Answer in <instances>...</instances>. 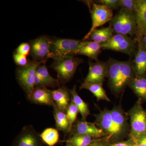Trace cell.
<instances>
[{"instance_id":"cell-1","label":"cell","mask_w":146,"mask_h":146,"mask_svg":"<svg viewBox=\"0 0 146 146\" xmlns=\"http://www.w3.org/2000/svg\"><path fill=\"white\" fill-rule=\"evenodd\" d=\"M46 61H37L32 59L29 60L27 65L22 67H18L16 70V78L19 85L27 94L29 99L33 91L35 88V76L36 70L42 64Z\"/></svg>"},{"instance_id":"cell-2","label":"cell","mask_w":146,"mask_h":146,"mask_svg":"<svg viewBox=\"0 0 146 146\" xmlns=\"http://www.w3.org/2000/svg\"><path fill=\"white\" fill-rule=\"evenodd\" d=\"M50 68L57 72L58 80L60 84L68 82L73 77L80 64L83 63V59L68 56L55 58Z\"/></svg>"},{"instance_id":"cell-3","label":"cell","mask_w":146,"mask_h":146,"mask_svg":"<svg viewBox=\"0 0 146 146\" xmlns=\"http://www.w3.org/2000/svg\"><path fill=\"white\" fill-rule=\"evenodd\" d=\"M108 23L115 34L130 36L136 35V23L134 11L121 8Z\"/></svg>"},{"instance_id":"cell-4","label":"cell","mask_w":146,"mask_h":146,"mask_svg":"<svg viewBox=\"0 0 146 146\" xmlns=\"http://www.w3.org/2000/svg\"><path fill=\"white\" fill-rule=\"evenodd\" d=\"M82 40L65 38H50L49 53L48 59L76 55Z\"/></svg>"},{"instance_id":"cell-5","label":"cell","mask_w":146,"mask_h":146,"mask_svg":"<svg viewBox=\"0 0 146 146\" xmlns=\"http://www.w3.org/2000/svg\"><path fill=\"white\" fill-rule=\"evenodd\" d=\"M137 41L124 35H114L109 41L101 44L102 49L111 50L125 54L130 57H134L138 44Z\"/></svg>"},{"instance_id":"cell-6","label":"cell","mask_w":146,"mask_h":146,"mask_svg":"<svg viewBox=\"0 0 146 146\" xmlns=\"http://www.w3.org/2000/svg\"><path fill=\"white\" fill-rule=\"evenodd\" d=\"M91 13L92 18V27L89 32L84 36V41L89 39L90 35L98 27L109 22L113 18V10L105 6L94 2L91 4Z\"/></svg>"},{"instance_id":"cell-7","label":"cell","mask_w":146,"mask_h":146,"mask_svg":"<svg viewBox=\"0 0 146 146\" xmlns=\"http://www.w3.org/2000/svg\"><path fill=\"white\" fill-rule=\"evenodd\" d=\"M131 133L136 138H140L146 134V112L140 102L130 112Z\"/></svg>"},{"instance_id":"cell-8","label":"cell","mask_w":146,"mask_h":146,"mask_svg":"<svg viewBox=\"0 0 146 146\" xmlns=\"http://www.w3.org/2000/svg\"><path fill=\"white\" fill-rule=\"evenodd\" d=\"M50 37L41 35L30 42V54L33 59L37 61H47L49 53Z\"/></svg>"},{"instance_id":"cell-9","label":"cell","mask_w":146,"mask_h":146,"mask_svg":"<svg viewBox=\"0 0 146 146\" xmlns=\"http://www.w3.org/2000/svg\"><path fill=\"white\" fill-rule=\"evenodd\" d=\"M89 70L84 82L90 83L103 84L107 74V62L98 61L95 62L89 60Z\"/></svg>"},{"instance_id":"cell-10","label":"cell","mask_w":146,"mask_h":146,"mask_svg":"<svg viewBox=\"0 0 146 146\" xmlns=\"http://www.w3.org/2000/svg\"><path fill=\"white\" fill-rule=\"evenodd\" d=\"M40 138L32 126H26L15 139L13 146H41Z\"/></svg>"},{"instance_id":"cell-11","label":"cell","mask_w":146,"mask_h":146,"mask_svg":"<svg viewBox=\"0 0 146 146\" xmlns=\"http://www.w3.org/2000/svg\"><path fill=\"white\" fill-rule=\"evenodd\" d=\"M136 23V40L146 33V0H136L134 10Z\"/></svg>"},{"instance_id":"cell-12","label":"cell","mask_w":146,"mask_h":146,"mask_svg":"<svg viewBox=\"0 0 146 146\" xmlns=\"http://www.w3.org/2000/svg\"><path fill=\"white\" fill-rule=\"evenodd\" d=\"M136 76L132 60L121 61L119 76L115 91L119 92Z\"/></svg>"},{"instance_id":"cell-13","label":"cell","mask_w":146,"mask_h":146,"mask_svg":"<svg viewBox=\"0 0 146 146\" xmlns=\"http://www.w3.org/2000/svg\"><path fill=\"white\" fill-rule=\"evenodd\" d=\"M71 131L74 134L87 135L92 137H100L104 134L102 129L97 127L94 124L83 120L77 121L73 126Z\"/></svg>"},{"instance_id":"cell-14","label":"cell","mask_w":146,"mask_h":146,"mask_svg":"<svg viewBox=\"0 0 146 146\" xmlns=\"http://www.w3.org/2000/svg\"><path fill=\"white\" fill-rule=\"evenodd\" d=\"M137 51L133 61L136 76H145L146 74V48L141 41H137Z\"/></svg>"},{"instance_id":"cell-15","label":"cell","mask_w":146,"mask_h":146,"mask_svg":"<svg viewBox=\"0 0 146 146\" xmlns=\"http://www.w3.org/2000/svg\"><path fill=\"white\" fill-rule=\"evenodd\" d=\"M29 100L35 104L48 106H52L54 103L52 91L45 87H35Z\"/></svg>"},{"instance_id":"cell-16","label":"cell","mask_w":146,"mask_h":146,"mask_svg":"<svg viewBox=\"0 0 146 146\" xmlns=\"http://www.w3.org/2000/svg\"><path fill=\"white\" fill-rule=\"evenodd\" d=\"M101 44L94 41H84L80 44L76 55H82L88 56L92 60H98L99 55L101 52Z\"/></svg>"},{"instance_id":"cell-17","label":"cell","mask_w":146,"mask_h":146,"mask_svg":"<svg viewBox=\"0 0 146 146\" xmlns=\"http://www.w3.org/2000/svg\"><path fill=\"white\" fill-rule=\"evenodd\" d=\"M68 91L64 86L52 91L53 100L54 103L59 109L65 113L70 104Z\"/></svg>"},{"instance_id":"cell-18","label":"cell","mask_w":146,"mask_h":146,"mask_svg":"<svg viewBox=\"0 0 146 146\" xmlns=\"http://www.w3.org/2000/svg\"><path fill=\"white\" fill-rule=\"evenodd\" d=\"M97 124L103 130L110 135H117L120 133L113 123L110 111L105 110L96 116Z\"/></svg>"},{"instance_id":"cell-19","label":"cell","mask_w":146,"mask_h":146,"mask_svg":"<svg viewBox=\"0 0 146 146\" xmlns=\"http://www.w3.org/2000/svg\"><path fill=\"white\" fill-rule=\"evenodd\" d=\"M120 62L110 57L107 62V75L109 79V83L112 89L115 91L117 84L120 71Z\"/></svg>"},{"instance_id":"cell-20","label":"cell","mask_w":146,"mask_h":146,"mask_svg":"<svg viewBox=\"0 0 146 146\" xmlns=\"http://www.w3.org/2000/svg\"><path fill=\"white\" fill-rule=\"evenodd\" d=\"M53 114L56 122V129L64 133H68L70 129V122L66 113L59 109L54 103Z\"/></svg>"},{"instance_id":"cell-21","label":"cell","mask_w":146,"mask_h":146,"mask_svg":"<svg viewBox=\"0 0 146 146\" xmlns=\"http://www.w3.org/2000/svg\"><path fill=\"white\" fill-rule=\"evenodd\" d=\"M114 32L110 25L106 27L95 30L90 35L89 39L100 44L109 41L112 38Z\"/></svg>"},{"instance_id":"cell-22","label":"cell","mask_w":146,"mask_h":146,"mask_svg":"<svg viewBox=\"0 0 146 146\" xmlns=\"http://www.w3.org/2000/svg\"><path fill=\"white\" fill-rule=\"evenodd\" d=\"M76 86L71 90H68L72 95V100L78 108L83 121H86V118L90 114V111L88 106L78 94Z\"/></svg>"},{"instance_id":"cell-23","label":"cell","mask_w":146,"mask_h":146,"mask_svg":"<svg viewBox=\"0 0 146 146\" xmlns=\"http://www.w3.org/2000/svg\"><path fill=\"white\" fill-rule=\"evenodd\" d=\"M102 85L103 84H100L90 83L84 82L82 84L80 89H86L89 90L94 94L98 100H103L110 102V100L107 96Z\"/></svg>"},{"instance_id":"cell-24","label":"cell","mask_w":146,"mask_h":146,"mask_svg":"<svg viewBox=\"0 0 146 146\" xmlns=\"http://www.w3.org/2000/svg\"><path fill=\"white\" fill-rule=\"evenodd\" d=\"M134 93L143 99L146 100V76H135L128 84Z\"/></svg>"},{"instance_id":"cell-25","label":"cell","mask_w":146,"mask_h":146,"mask_svg":"<svg viewBox=\"0 0 146 146\" xmlns=\"http://www.w3.org/2000/svg\"><path fill=\"white\" fill-rule=\"evenodd\" d=\"M46 63L39 65L36 70V73L40 76L44 84L45 87L55 88L60 86V82L58 79H55L50 74Z\"/></svg>"},{"instance_id":"cell-26","label":"cell","mask_w":146,"mask_h":146,"mask_svg":"<svg viewBox=\"0 0 146 146\" xmlns=\"http://www.w3.org/2000/svg\"><path fill=\"white\" fill-rule=\"evenodd\" d=\"M42 141L49 146H53L59 140V133L57 129L50 127L45 129L40 135Z\"/></svg>"},{"instance_id":"cell-27","label":"cell","mask_w":146,"mask_h":146,"mask_svg":"<svg viewBox=\"0 0 146 146\" xmlns=\"http://www.w3.org/2000/svg\"><path fill=\"white\" fill-rule=\"evenodd\" d=\"M92 138L87 135L74 134L65 142L68 146H89L93 142Z\"/></svg>"},{"instance_id":"cell-28","label":"cell","mask_w":146,"mask_h":146,"mask_svg":"<svg viewBox=\"0 0 146 146\" xmlns=\"http://www.w3.org/2000/svg\"><path fill=\"white\" fill-rule=\"evenodd\" d=\"M112 121L116 128L120 132L124 125V118L122 113L118 109H113L110 111Z\"/></svg>"},{"instance_id":"cell-29","label":"cell","mask_w":146,"mask_h":146,"mask_svg":"<svg viewBox=\"0 0 146 146\" xmlns=\"http://www.w3.org/2000/svg\"><path fill=\"white\" fill-rule=\"evenodd\" d=\"M78 112H79L78 108L71 100L66 112V115L70 122L69 132L72 130L73 124L76 120Z\"/></svg>"},{"instance_id":"cell-30","label":"cell","mask_w":146,"mask_h":146,"mask_svg":"<svg viewBox=\"0 0 146 146\" xmlns=\"http://www.w3.org/2000/svg\"><path fill=\"white\" fill-rule=\"evenodd\" d=\"M94 2L105 6L112 9H117L120 7L119 0H98L94 1Z\"/></svg>"},{"instance_id":"cell-31","label":"cell","mask_w":146,"mask_h":146,"mask_svg":"<svg viewBox=\"0 0 146 146\" xmlns=\"http://www.w3.org/2000/svg\"><path fill=\"white\" fill-rule=\"evenodd\" d=\"M13 58L15 63L18 67H22L27 65L29 60H27V56L15 52L13 54Z\"/></svg>"},{"instance_id":"cell-32","label":"cell","mask_w":146,"mask_h":146,"mask_svg":"<svg viewBox=\"0 0 146 146\" xmlns=\"http://www.w3.org/2000/svg\"><path fill=\"white\" fill-rule=\"evenodd\" d=\"M136 0H119L120 7L130 11H134Z\"/></svg>"},{"instance_id":"cell-33","label":"cell","mask_w":146,"mask_h":146,"mask_svg":"<svg viewBox=\"0 0 146 146\" xmlns=\"http://www.w3.org/2000/svg\"><path fill=\"white\" fill-rule=\"evenodd\" d=\"M30 50V44L27 43H23L18 46L16 49V52L27 56L29 54Z\"/></svg>"},{"instance_id":"cell-34","label":"cell","mask_w":146,"mask_h":146,"mask_svg":"<svg viewBox=\"0 0 146 146\" xmlns=\"http://www.w3.org/2000/svg\"><path fill=\"white\" fill-rule=\"evenodd\" d=\"M137 146H146V134L139 138Z\"/></svg>"},{"instance_id":"cell-35","label":"cell","mask_w":146,"mask_h":146,"mask_svg":"<svg viewBox=\"0 0 146 146\" xmlns=\"http://www.w3.org/2000/svg\"><path fill=\"white\" fill-rule=\"evenodd\" d=\"M111 146H131L130 143L128 142H121L114 144Z\"/></svg>"},{"instance_id":"cell-36","label":"cell","mask_w":146,"mask_h":146,"mask_svg":"<svg viewBox=\"0 0 146 146\" xmlns=\"http://www.w3.org/2000/svg\"><path fill=\"white\" fill-rule=\"evenodd\" d=\"M139 40L141 41L142 44H143L144 46L146 48V33L140 39H138V41H139Z\"/></svg>"},{"instance_id":"cell-37","label":"cell","mask_w":146,"mask_h":146,"mask_svg":"<svg viewBox=\"0 0 146 146\" xmlns=\"http://www.w3.org/2000/svg\"><path fill=\"white\" fill-rule=\"evenodd\" d=\"M89 146H105L104 144L99 142H93Z\"/></svg>"},{"instance_id":"cell-38","label":"cell","mask_w":146,"mask_h":146,"mask_svg":"<svg viewBox=\"0 0 146 146\" xmlns=\"http://www.w3.org/2000/svg\"><path fill=\"white\" fill-rule=\"evenodd\" d=\"M66 146H68V145H66Z\"/></svg>"}]
</instances>
